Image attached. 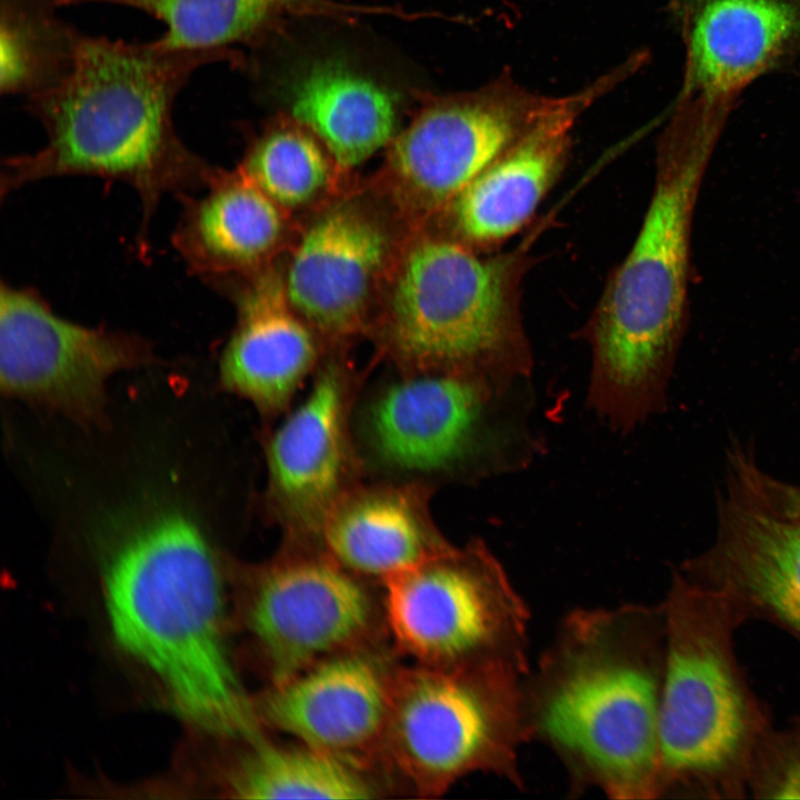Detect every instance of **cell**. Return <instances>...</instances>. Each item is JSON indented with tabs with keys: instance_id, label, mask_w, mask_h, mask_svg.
Segmentation results:
<instances>
[{
	"instance_id": "obj_1",
	"label": "cell",
	"mask_w": 800,
	"mask_h": 800,
	"mask_svg": "<svg viewBox=\"0 0 800 800\" xmlns=\"http://www.w3.org/2000/svg\"><path fill=\"white\" fill-rule=\"evenodd\" d=\"M236 50L173 49L80 32L74 62L56 87L27 99L46 146L3 161L0 194L40 179L92 176L139 194L143 249L150 219L167 192L207 188L217 169L189 150L173 123L176 100L192 74Z\"/></svg>"
},
{
	"instance_id": "obj_2",
	"label": "cell",
	"mask_w": 800,
	"mask_h": 800,
	"mask_svg": "<svg viewBox=\"0 0 800 800\" xmlns=\"http://www.w3.org/2000/svg\"><path fill=\"white\" fill-rule=\"evenodd\" d=\"M103 572L117 643L153 674L176 711L207 732L257 740L256 709L226 646L219 567L197 521L169 503L120 516Z\"/></svg>"
},
{
	"instance_id": "obj_3",
	"label": "cell",
	"mask_w": 800,
	"mask_h": 800,
	"mask_svg": "<svg viewBox=\"0 0 800 800\" xmlns=\"http://www.w3.org/2000/svg\"><path fill=\"white\" fill-rule=\"evenodd\" d=\"M722 130L671 112L640 229L583 328L588 403L614 429L630 430L663 401L684 329L696 202Z\"/></svg>"
},
{
	"instance_id": "obj_4",
	"label": "cell",
	"mask_w": 800,
	"mask_h": 800,
	"mask_svg": "<svg viewBox=\"0 0 800 800\" xmlns=\"http://www.w3.org/2000/svg\"><path fill=\"white\" fill-rule=\"evenodd\" d=\"M664 662L663 604L571 614L526 701L531 733L611 798L659 797Z\"/></svg>"
},
{
	"instance_id": "obj_5",
	"label": "cell",
	"mask_w": 800,
	"mask_h": 800,
	"mask_svg": "<svg viewBox=\"0 0 800 800\" xmlns=\"http://www.w3.org/2000/svg\"><path fill=\"white\" fill-rule=\"evenodd\" d=\"M663 608V792L679 788L709 798H743L753 750L771 728L734 652V631L744 621L724 596L681 571Z\"/></svg>"
},
{
	"instance_id": "obj_6",
	"label": "cell",
	"mask_w": 800,
	"mask_h": 800,
	"mask_svg": "<svg viewBox=\"0 0 800 800\" xmlns=\"http://www.w3.org/2000/svg\"><path fill=\"white\" fill-rule=\"evenodd\" d=\"M532 262L524 243L484 253L451 237L419 241L391 294L394 351L419 369L473 376L506 392L532 366L521 314Z\"/></svg>"
},
{
	"instance_id": "obj_7",
	"label": "cell",
	"mask_w": 800,
	"mask_h": 800,
	"mask_svg": "<svg viewBox=\"0 0 800 800\" xmlns=\"http://www.w3.org/2000/svg\"><path fill=\"white\" fill-rule=\"evenodd\" d=\"M520 677L422 664L392 674L384 750L419 794L478 771L519 783L518 748L531 733Z\"/></svg>"
},
{
	"instance_id": "obj_8",
	"label": "cell",
	"mask_w": 800,
	"mask_h": 800,
	"mask_svg": "<svg viewBox=\"0 0 800 800\" xmlns=\"http://www.w3.org/2000/svg\"><path fill=\"white\" fill-rule=\"evenodd\" d=\"M382 582L393 641L419 664L527 671L528 612L481 541L451 546Z\"/></svg>"
},
{
	"instance_id": "obj_9",
	"label": "cell",
	"mask_w": 800,
	"mask_h": 800,
	"mask_svg": "<svg viewBox=\"0 0 800 800\" xmlns=\"http://www.w3.org/2000/svg\"><path fill=\"white\" fill-rule=\"evenodd\" d=\"M552 99L509 71L476 90L431 98L391 147L399 197L422 216L443 213Z\"/></svg>"
},
{
	"instance_id": "obj_10",
	"label": "cell",
	"mask_w": 800,
	"mask_h": 800,
	"mask_svg": "<svg viewBox=\"0 0 800 800\" xmlns=\"http://www.w3.org/2000/svg\"><path fill=\"white\" fill-rule=\"evenodd\" d=\"M149 360L140 338L77 324L34 292L1 283L0 383L7 394L93 418L107 380Z\"/></svg>"
},
{
	"instance_id": "obj_11",
	"label": "cell",
	"mask_w": 800,
	"mask_h": 800,
	"mask_svg": "<svg viewBox=\"0 0 800 800\" xmlns=\"http://www.w3.org/2000/svg\"><path fill=\"white\" fill-rule=\"evenodd\" d=\"M246 611L272 684L358 648L373 613L368 592L352 572L332 558L300 556L261 568Z\"/></svg>"
},
{
	"instance_id": "obj_12",
	"label": "cell",
	"mask_w": 800,
	"mask_h": 800,
	"mask_svg": "<svg viewBox=\"0 0 800 800\" xmlns=\"http://www.w3.org/2000/svg\"><path fill=\"white\" fill-rule=\"evenodd\" d=\"M641 66L639 56H630L586 88L553 97L542 114L446 210L451 238L486 253L519 232L563 172L579 118Z\"/></svg>"
},
{
	"instance_id": "obj_13",
	"label": "cell",
	"mask_w": 800,
	"mask_h": 800,
	"mask_svg": "<svg viewBox=\"0 0 800 800\" xmlns=\"http://www.w3.org/2000/svg\"><path fill=\"white\" fill-rule=\"evenodd\" d=\"M684 48L676 100L730 114L760 77L800 58V0H671Z\"/></svg>"
},
{
	"instance_id": "obj_14",
	"label": "cell",
	"mask_w": 800,
	"mask_h": 800,
	"mask_svg": "<svg viewBox=\"0 0 800 800\" xmlns=\"http://www.w3.org/2000/svg\"><path fill=\"white\" fill-rule=\"evenodd\" d=\"M392 674L358 648L271 684L260 714L298 742L363 770L386 747Z\"/></svg>"
},
{
	"instance_id": "obj_15",
	"label": "cell",
	"mask_w": 800,
	"mask_h": 800,
	"mask_svg": "<svg viewBox=\"0 0 800 800\" xmlns=\"http://www.w3.org/2000/svg\"><path fill=\"white\" fill-rule=\"evenodd\" d=\"M681 572L724 596L744 621L764 620L800 643V522L766 510L731 484L719 500L713 542Z\"/></svg>"
},
{
	"instance_id": "obj_16",
	"label": "cell",
	"mask_w": 800,
	"mask_h": 800,
	"mask_svg": "<svg viewBox=\"0 0 800 800\" xmlns=\"http://www.w3.org/2000/svg\"><path fill=\"white\" fill-rule=\"evenodd\" d=\"M506 392L462 373L428 371L389 386L368 413L371 442L391 466L444 470L491 444L486 434L493 400Z\"/></svg>"
},
{
	"instance_id": "obj_17",
	"label": "cell",
	"mask_w": 800,
	"mask_h": 800,
	"mask_svg": "<svg viewBox=\"0 0 800 800\" xmlns=\"http://www.w3.org/2000/svg\"><path fill=\"white\" fill-rule=\"evenodd\" d=\"M346 391L340 370L326 368L269 442V491L284 522L296 530L320 533L347 492Z\"/></svg>"
},
{
	"instance_id": "obj_18",
	"label": "cell",
	"mask_w": 800,
	"mask_h": 800,
	"mask_svg": "<svg viewBox=\"0 0 800 800\" xmlns=\"http://www.w3.org/2000/svg\"><path fill=\"white\" fill-rule=\"evenodd\" d=\"M388 239L362 210L340 206L304 233L284 280L294 310L330 336L357 330L383 267Z\"/></svg>"
},
{
	"instance_id": "obj_19",
	"label": "cell",
	"mask_w": 800,
	"mask_h": 800,
	"mask_svg": "<svg viewBox=\"0 0 800 800\" xmlns=\"http://www.w3.org/2000/svg\"><path fill=\"white\" fill-rule=\"evenodd\" d=\"M238 323L221 361L222 384L264 412L283 409L317 361V346L272 271L239 298Z\"/></svg>"
},
{
	"instance_id": "obj_20",
	"label": "cell",
	"mask_w": 800,
	"mask_h": 800,
	"mask_svg": "<svg viewBox=\"0 0 800 800\" xmlns=\"http://www.w3.org/2000/svg\"><path fill=\"white\" fill-rule=\"evenodd\" d=\"M320 534L336 562L381 581L451 547L431 521L424 497L410 488L346 492Z\"/></svg>"
},
{
	"instance_id": "obj_21",
	"label": "cell",
	"mask_w": 800,
	"mask_h": 800,
	"mask_svg": "<svg viewBox=\"0 0 800 800\" xmlns=\"http://www.w3.org/2000/svg\"><path fill=\"white\" fill-rule=\"evenodd\" d=\"M207 190L197 199L181 194L183 211L172 241L187 267L213 277L260 263L282 232L279 204L241 170H217Z\"/></svg>"
},
{
	"instance_id": "obj_22",
	"label": "cell",
	"mask_w": 800,
	"mask_h": 800,
	"mask_svg": "<svg viewBox=\"0 0 800 800\" xmlns=\"http://www.w3.org/2000/svg\"><path fill=\"white\" fill-rule=\"evenodd\" d=\"M289 98L293 120L314 133L341 167L362 163L393 137V96L338 60L310 64L293 81Z\"/></svg>"
},
{
	"instance_id": "obj_23",
	"label": "cell",
	"mask_w": 800,
	"mask_h": 800,
	"mask_svg": "<svg viewBox=\"0 0 800 800\" xmlns=\"http://www.w3.org/2000/svg\"><path fill=\"white\" fill-rule=\"evenodd\" d=\"M59 8L111 4L140 10L162 22L156 40L173 49H233L253 43L281 18L337 11L324 0H53Z\"/></svg>"
},
{
	"instance_id": "obj_24",
	"label": "cell",
	"mask_w": 800,
	"mask_h": 800,
	"mask_svg": "<svg viewBox=\"0 0 800 800\" xmlns=\"http://www.w3.org/2000/svg\"><path fill=\"white\" fill-rule=\"evenodd\" d=\"M241 799H370L374 787L356 768L299 742L278 746L257 740L229 778Z\"/></svg>"
},
{
	"instance_id": "obj_25",
	"label": "cell",
	"mask_w": 800,
	"mask_h": 800,
	"mask_svg": "<svg viewBox=\"0 0 800 800\" xmlns=\"http://www.w3.org/2000/svg\"><path fill=\"white\" fill-rule=\"evenodd\" d=\"M58 8L53 0H0L2 94L31 98L71 71L81 31Z\"/></svg>"
},
{
	"instance_id": "obj_26",
	"label": "cell",
	"mask_w": 800,
	"mask_h": 800,
	"mask_svg": "<svg viewBox=\"0 0 800 800\" xmlns=\"http://www.w3.org/2000/svg\"><path fill=\"white\" fill-rule=\"evenodd\" d=\"M308 131L298 122L269 128L251 144L241 167L244 176L281 207L307 203L329 178L326 154Z\"/></svg>"
},
{
	"instance_id": "obj_27",
	"label": "cell",
	"mask_w": 800,
	"mask_h": 800,
	"mask_svg": "<svg viewBox=\"0 0 800 800\" xmlns=\"http://www.w3.org/2000/svg\"><path fill=\"white\" fill-rule=\"evenodd\" d=\"M748 791L758 799H800V716L760 738L750 761Z\"/></svg>"
}]
</instances>
